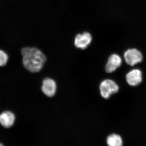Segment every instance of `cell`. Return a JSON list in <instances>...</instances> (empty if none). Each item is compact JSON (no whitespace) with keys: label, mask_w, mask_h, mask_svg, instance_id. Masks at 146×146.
Returning <instances> with one entry per match:
<instances>
[{"label":"cell","mask_w":146,"mask_h":146,"mask_svg":"<svg viewBox=\"0 0 146 146\" xmlns=\"http://www.w3.org/2000/svg\"><path fill=\"white\" fill-rule=\"evenodd\" d=\"M106 143L108 146H123L122 138L120 135L112 133L108 136Z\"/></svg>","instance_id":"9c48e42d"},{"label":"cell","mask_w":146,"mask_h":146,"mask_svg":"<svg viewBox=\"0 0 146 146\" xmlns=\"http://www.w3.org/2000/svg\"><path fill=\"white\" fill-rule=\"evenodd\" d=\"M0 146H4L1 143H0Z\"/></svg>","instance_id":"8fae6325"},{"label":"cell","mask_w":146,"mask_h":146,"mask_svg":"<svg viewBox=\"0 0 146 146\" xmlns=\"http://www.w3.org/2000/svg\"><path fill=\"white\" fill-rule=\"evenodd\" d=\"M142 73L139 69H133L126 75V80L128 84L131 86H136L142 81Z\"/></svg>","instance_id":"52a82bcc"},{"label":"cell","mask_w":146,"mask_h":146,"mask_svg":"<svg viewBox=\"0 0 146 146\" xmlns=\"http://www.w3.org/2000/svg\"><path fill=\"white\" fill-rule=\"evenodd\" d=\"M9 59L8 54L5 52L0 50V67H3L7 64Z\"/></svg>","instance_id":"30bf717a"},{"label":"cell","mask_w":146,"mask_h":146,"mask_svg":"<svg viewBox=\"0 0 146 146\" xmlns=\"http://www.w3.org/2000/svg\"><path fill=\"white\" fill-rule=\"evenodd\" d=\"M92 38L91 35L88 32L83 33L82 34H78L75 39V46L78 48L85 49L90 44Z\"/></svg>","instance_id":"5b68a950"},{"label":"cell","mask_w":146,"mask_h":146,"mask_svg":"<svg viewBox=\"0 0 146 146\" xmlns=\"http://www.w3.org/2000/svg\"><path fill=\"white\" fill-rule=\"evenodd\" d=\"M124 56L126 63L131 66L140 63L143 60L142 53L136 49L128 50L125 52Z\"/></svg>","instance_id":"3957f363"},{"label":"cell","mask_w":146,"mask_h":146,"mask_svg":"<svg viewBox=\"0 0 146 146\" xmlns=\"http://www.w3.org/2000/svg\"><path fill=\"white\" fill-rule=\"evenodd\" d=\"M42 90L47 97H53L56 92V83L52 79L48 78H45L42 82Z\"/></svg>","instance_id":"277c9868"},{"label":"cell","mask_w":146,"mask_h":146,"mask_svg":"<svg viewBox=\"0 0 146 146\" xmlns=\"http://www.w3.org/2000/svg\"><path fill=\"white\" fill-rule=\"evenodd\" d=\"M100 92L104 98L107 99L112 94H116L119 90V87L113 80L106 79L103 80L100 86Z\"/></svg>","instance_id":"7a4b0ae2"},{"label":"cell","mask_w":146,"mask_h":146,"mask_svg":"<svg viewBox=\"0 0 146 146\" xmlns=\"http://www.w3.org/2000/svg\"><path fill=\"white\" fill-rule=\"evenodd\" d=\"M23 63L25 68L32 73L42 70L46 58L40 50L35 47H26L21 50Z\"/></svg>","instance_id":"6da1fadb"},{"label":"cell","mask_w":146,"mask_h":146,"mask_svg":"<svg viewBox=\"0 0 146 146\" xmlns=\"http://www.w3.org/2000/svg\"><path fill=\"white\" fill-rule=\"evenodd\" d=\"M15 119V115L10 111H4L0 114V124L6 128L13 126Z\"/></svg>","instance_id":"ba28073f"},{"label":"cell","mask_w":146,"mask_h":146,"mask_svg":"<svg viewBox=\"0 0 146 146\" xmlns=\"http://www.w3.org/2000/svg\"><path fill=\"white\" fill-rule=\"evenodd\" d=\"M122 63V59L119 55L113 54L110 56L106 65V72H113L120 67Z\"/></svg>","instance_id":"8992f818"}]
</instances>
